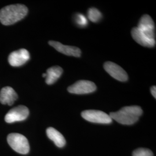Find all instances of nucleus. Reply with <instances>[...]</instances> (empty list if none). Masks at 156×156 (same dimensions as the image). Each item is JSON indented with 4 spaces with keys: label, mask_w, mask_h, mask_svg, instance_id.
<instances>
[{
    "label": "nucleus",
    "mask_w": 156,
    "mask_h": 156,
    "mask_svg": "<svg viewBox=\"0 0 156 156\" xmlns=\"http://www.w3.org/2000/svg\"><path fill=\"white\" fill-rule=\"evenodd\" d=\"M87 17L91 22L97 23L100 20L102 16L100 11L97 8H91L87 12Z\"/></svg>",
    "instance_id": "nucleus-14"
},
{
    "label": "nucleus",
    "mask_w": 156,
    "mask_h": 156,
    "mask_svg": "<svg viewBox=\"0 0 156 156\" xmlns=\"http://www.w3.org/2000/svg\"><path fill=\"white\" fill-rule=\"evenodd\" d=\"M104 67L105 70L112 78H115L120 82H126L128 80V75L120 66L115 62H106Z\"/></svg>",
    "instance_id": "nucleus-8"
},
{
    "label": "nucleus",
    "mask_w": 156,
    "mask_h": 156,
    "mask_svg": "<svg viewBox=\"0 0 156 156\" xmlns=\"http://www.w3.org/2000/svg\"><path fill=\"white\" fill-rule=\"evenodd\" d=\"M63 70L62 67L54 66L49 68L46 71V83L50 85L55 83L58 79L62 76Z\"/></svg>",
    "instance_id": "nucleus-13"
},
{
    "label": "nucleus",
    "mask_w": 156,
    "mask_h": 156,
    "mask_svg": "<svg viewBox=\"0 0 156 156\" xmlns=\"http://www.w3.org/2000/svg\"><path fill=\"white\" fill-rule=\"evenodd\" d=\"M49 44L53 47L58 52L62 53L67 56H73L79 57L81 55V50L76 47L64 45L60 42L50 41L49 42Z\"/></svg>",
    "instance_id": "nucleus-10"
},
{
    "label": "nucleus",
    "mask_w": 156,
    "mask_h": 156,
    "mask_svg": "<svg viewBox=\"0 0 156 156\" xmlns=\"http://www.w3.org/2000/svg\"><path fill=\"white\" fill-rule=\"evenodd\" d=\"M8 144L13 151L22 154H26L30 151V145L27 139L22 134L11 133L7 137Z\"/></svg>",
    "instance_id": "nucleus-4"
},
{
    "label": "nucleus",
    "mask_w": 156,
    "mask_h": 156,
    "mask_svg": "<svg viewBox=\"0 0 156 156\" xmlns=\"http://www.w3.org/2000/svg\"><path fill=\"white\" fill-rule=\"evenodd\" d=\"M42 76H43V77L46 78V73H44V74L42 75Z\"/></svg>",
    "instance_id": "nucleus-18"
},
{
    "label": "nucleus",
    "mask_w": 156,
    "mask_h": 156,
    "mask_svg": "<svg viewBox=\"0 0 156 156\" xmlns=\"http://www.w3.org/2000/svg\"><path fill=\"white\" fill-rule=\"evenodd\" d=\"M28 13V8L22 4L6 6L0 10V22L9 26L20 21Z\"/></svg>",
    "instance_id": "nucleus-2"
},
{
    "label": "nucleus",
    "mask_w": 156,
    "mask_h": 156,
    "mask_svg": "<svg viewBox=\"0 0 156 156\" xmlns=\"http://www.w3.org/2000/svg\"><path fill=\"white\" fill-rule=\"evenodd\" d=\"M133 156H153V153L148 149L139 148L133 151Z\"/></svg>",
    "instance_id": "nucleus-16"
},
{
    "label": "nucleus",
    "mask_w": 156,
    "mask_h": 156,
    "mask_svg": "<svg viewBox=\"0 0 156 156\" xmlns=\"http://www.w3.org/2000/svg\"><path fill=\"white\" fill-rule=\"evenodd\" d=\"M30 57L28 50L20 49L12 52L8 57V62L12 67H20L28 62Z\"/></svg>",
    "instance_id": "nucleus-9"
},
{
    "label": "nucleus",
    "mask_w": 156,
    "mask_h": 156,
    "mask_svg": "<svg viewBox=\"0 0 156 156\" xmlns=\"http://www.w3.org/2000/svg\"><path fill=\"white\" fill-rule=\"evenodd\" d=\"M28 115V108L26 106L20 105L12 109L7 113L5 116V121L8 123L21 122L26 120Z\"/></svg>",
    "instance_id": "nucleus-7"
},
{
    "label": "nucleus",
    "mask_w": 156,
    "mask_h": 156,
    "mask_svg": "<svg viewBox=\"0 0 156 156\" xmlns=\"http://www.w3.org/2000/svg\"><path fill=\"white\" fill-rule=\"evenodd\" d=\"M151 93L152 95L156 98V87L155 86H153L151 87Z\"/></svg>",
    "instance_id": "nucleus-17"
},
{
    "label": "nucleus",
    "mask_w": 156,
    "mask_h": 156,
    "mask_svg": "<svg viewBox=\"0 0 156 156\" xmlns=\"http://www.w3.org/2000/svg\"><path fill=\"white\" fill-rule=\"evenodd\" d=\"M82 117L91 123L98 124H110L112 119L109 115L101 111L86 110L82 112Z\"/></svg>",
    "instance_id": "nucleus-5"
},
{
    "label": "nucleus",
    "mask_w": 156,
    "mask_h": 156,
    "mask_svg": "<svg viewBox=\"0 0 156 156\" xmlns=\"http://www.w3.org/2000/svg\"><path fill=\"white\" fill-rule=\"evenodd\" d=\"M18 98V95L13 88L6 86L0 91V102L3 105H12Z\"/></svg>",
    "instance_id": "nucleus-11"
},
{
    "label": "nucleus",
    "mask_w": 156,
    "mask_h": 156,
    "mask_svg": "<svg viewBox=\"0 0 156 156\" xmlns=\"http://www.w3.org/2000/svg\"><path fill=\"white\" fill-rule=\"evenodd\" d=\"M97 89L95 84L89 80H79L68 88L69 93L75 94H86L95 91Z\"/></svg>",
    "instance_id": "nucleus-6"
},
{
    "label": "nucleus",
    "mask_w": 156,
    "mask_h": 156,
    "mask_svg": "<svg viewBox=\"0 0 156 156\" xmlns=\"http://www.w3.org/2000/svg\"><path fill=\"white\" fill-rule=\"evenodd\" d=\"M143 111L139 106H125L116 112H111L112 119L124 125H131L136 123L142 115Z\"/></svg>",
    "instance_id": "nucleus-3"
},
{
    "label": "nucleus",
    "mask_w": 156,
    "mask_h": 156,
    "mask_svg": "<svg viewBox=\"0 0 156 156\" xmlns=\"http://www.w3.org/2000/svg\"><path fill=\"white\" fill-rule=\"evenodd\" d=\"M75 22L80 27H86L88 25V20L87 18L81 13H78L75 17Z\"/></svg>",
    "instance_id": "nucleus-15"
},
{
    "label": "nucleus",
    "mask_w": 156,
    "mask_h": 156,
    "mask_svg": "<svg viewBox=\"0 0 156 156\" xmlns=\"http://www.w3.org/2000/svg\"><path fill=\"white\" fill-rule=\"evenodd\" d=\"M46 134L48 137L53 141L57 147H62L66 145V140L64 136L55 128L49 127L46 129Z\"/></svg>",
    "instance_id": "nucleus-12"
},
{
    "label": "nucleus",
    "mask_w": 156,
    "mask_h": 156,
    "mask_svg": "<svg viewBox=\"0 0 156 156\" xmlns=\"http://www.w3.org/2000/svg\"><path fill=\"white\" fill-rule=\"evenodd\" d=\"M133 39L140 45L147 48H153L156 45L155 26L149 15L142 16L138 26L131 30Z\"/></svg>",
    "instance_id": "nucleus-1"
}]
</instances>
